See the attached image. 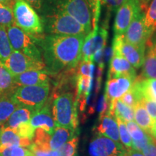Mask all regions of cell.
I'll use <instances>...</instances> for the list:
<instances>
[{
    "instance_id": "4316f807",
    "label": "cell",
    "mask_w": 156,
    "mask_h": 156,
    "mask_svg": "<svg viewBox=\"0 0 156 156\" xmlns=\"http://www.w3.org/2000/svg\"><path fill=\"white\" fill-rule=\"evenodd\" d=\"M12 51L6 28L0 26V61L7 59Z\"/></svg>"
},
{
    "instance_id": "2e32d148",
    "label": "cell",
    "mask_w": 156,
    "mask_h": 156,
    "mask_svg": "<svg viewBox=\"0 0 156 156\" xmlns=\"http://www.w3.org/2000/svg\"><path fill=\"white\" fill-rule=\"evenodd\" d=\"M30 125L35 129H41L48 134H51L55 129V124L48 105H45L40 110L35 112L30 119Z\"/></svg>"
},
{
    "instance_id": "e575fe53",
    "label": "cell",
    "mask_w": 156,
    "mask_h": 156,
    "mask_svg": "<svg viewBox=\"0 0 156 156\" xmlns=\"http://www.w3.org/2000/svg\"><path fill=\"white\" fill-rule=\"evenodd\" d=\"M27 3H28L34 9L41 14L43 8H44L45 0H25Z\"/></svg>"
},
{
    "instance_id": "74e56055",
    "label": "cell",
    "mask_w": 156,
    "mask_h": 156,
    "mask_svg": "<svg viewBox=\"0 0 156 156\" xmlns=\"http://www.w3.org/2000/svg\"><path fill=\"white\" fill-rule=\"evenodd\" d=\"M85 1L87 2V5L89 6L90 12H93V15H94L96 17L98 8V0H85Z\"/></svg>"
},
{
    "instance_id": "1f68e13d",
    "label": "cell",
    "mask_w": 156,
    "mask_h": 156,
    "mask_svg": "<svg viewBox=\"0 0 156 156\" xmlns=\"http://www.w3.org/2000/svg\"><path fill=\"white\" fill-rule=\"evenodd\" d=\"M140 103L143 105V106L145 107L148 114L154 122L156 121V101L152 99L146 98H143Z\"/></svg>"
},
{
    "instance_id": "836d02e7",
    "label": "cell",
    "mask_w": 156,
    "mask_h": 156,
    "mask_svg": "<svg viewBox=\"0 0 156 156\" xmlns=\"http://www.w3.org/2000/svg\"><path fill=\"white\" fill-rule=\"evenodd\" d=\"M142 153L144 156H156V145L155 140L144 147L142 150Z\"/></svg>"
},
{
    "instance_id": "ba28073f",
    "label": "cell",
    "mask_w": 156,
    "mask_h": 156,
    "mask_svg": "<svg viewBox=\"0 0 156 156\" xmlns=\"http://www.w3.org/2000/svg\"><path fill=\"white\" fill-rule=\"evenodd\" d=\"M2 63L13 77L25 72L31 70H44L46 68L44 61L30 57L14 50L7 59Z\"/></svg>"
},
{
    "instance_id": "5bb4252c",
    "label": "cell",
    "mask_w": 156,
    "mask_h": 156,
    "mask_svg": "<svg viewBox=\"0 0 156 156\" xmlns=\"http://www.w3.org/2000/svg\"><path fill=\"white\" fill-rule=\"evenodd\" d=\"M125 76L136 79V72L125 58L113 49V56L111 58L108 70V78Z\"/></svg>"
},
{
    "instance_id": "30bf717a",
    "label": "cell",
    "mask_w": 156,
    "mask_h": 156,
    "mask_svg": "<svg viewBox=\"0 0 156 156\" xmlns=\"http://www.w3.org/2000/svg\"><path fill=\"white\" fill-rule=\"evenodd\" d=\"M113 49L125 58L134 68L138 69L143 65L146 46L141 47L130 44L124 39V35L114 37Z\"/></svg>"
},
{
    "instance_id": "f1b7e54d",
    "label": "cell",
    "mask_w": 156,
    "mask_h": 156,
    "mask_svg": "<svg viewBox=\"0 0 156 156\" xmlns=\"http://www.w3.org/2000/svg\"><path fill=\"white\" fill-rule=\"evenodd\" d=\"M115 119H116L117 124H118L121 142H122V144L124 146L125 148L132 147V138L129 134L125 122H123L122 120H121L118 117H115Z\"/></svg>"
},
{
    "instance_id": "8fae6325",
    "label": "cell",
    "mask_w": 156,
    "mask_h": 156,
    "mask_svg": "<svg viewBox=\"0 0 156 156\" xmlns=\"http://www.w3.org/2000/svg\"><path fill=\"white\" fill-rule=\"evenodd\" d=\"M125 147L106 136L98 134L90 142V156H121Z\"/></svg>"
},
{
    "instance_id": "e0dca14e",
    "label": "cell",
    "mask_w": 156,
    "mask_h": 156,
    "mask_svg": "<svg viewBox=\"0 0 156 156\" xmlns=\"http://www.w3.org/2000/svg\"><path fill=\"white\" fill-rule=\"evenodd\" d=\"M146 45H147V51L142 65V76L145 78L156 79V38H150Z\"/></svg>"
},
{
    "instance_id": "7bdbcfd3",
    "label": "cell",
    "mask_w": 156,
    "mask_h": 156,
    "mask_svg": "<svg viewBox=\"0 0 156 156\" xmlns=\"http://www.w3.org/2000/svg\"><path fill=\"white\" fill-rule=\"evenodd\" d=\"M0 129H1V126H0Z\"/></svg>"
},
{
    "instance_id": "7a4b0ae2",
    "label": "cell",
    "mask_w": 156,
    "mask_h": 156,
    "mask_svg": "<svg viewBox=\"0 0 156 156\" xmlns=\"http://www.w3.org/2000/svg\"><path fill=\"white\" fill-rule=\"evenodd\" d=\"M44 30L47 35L87 36L83 25L71 15L58 10H46L41 14Z\"/></svg>"
},
{
    "instance_id": "8992f818",
    "label": "cell",
    "mask_w": 156,
    "mask_h": 156,
    "mask_svg": "<svg viewBox=\"0 0 156 156\" xmlns=\"http://www.w3.org/2000/svg\"><path fill=\"white\" fill-rule=\"evenodd\" d=\"M15 25L25 32L36 36L44 33L41 19L25 0H15L12 7Z\"/></svg>"
},
{
    "instance_id": "d590c367",
    "label": "cell",
    "mask_w": 156,
    "mask_h": 156,
    "mask_svg": "<svg viewBox=\"0 0 156 156\" xmlns=\"http://www.w3.org/2000/svg\"><path fill=\"white\" fill-rule=\"evenodd\" d=\"M106 1L111 9L115 10V9L119 8L121 5L125 2L126 0H106Z\"/></svg>"
},
{
    "instance_id": "5b68a950",
    "label": "cell",
    "mask_w": 156,
    "mask_h": 156,
    "mask_svg": "<svg viewBox=\"0 0 156 156\" xmlns=\"http://www.w3.org/2000/svg\"><path fill=\"white\" fill-rule=\"evenodd\" d=\"M49 85L19 86L12 91L10 97L18 106L37 112L45 106L49 95Z\"/></svg>"
},
{
    "instance_id": "ab89813d",
    "label": "cell",
    "mask_w": 156,
    "mask_h": 156,
    "mask_svg": "<svg viewBox=\"0 0 156 156\" xmlns=\"http://www.w3.org/2000/svg\"><path fill=\"white\" fill-rule=\"evenodd\" d=\"M15 2V0H0V3L4 4V5L8 6L12 9L14 4Z\"/></svg>"
},
{
    "instance_id": "f35d334b",
    "label": "cell",
    "mask_w": 156,
    "mask_h": 156,
    "mask_svg": "<svg viewBox=\"0 0 156 156\" xmlns=\"http://www.w3.org/2000/svg\"><path fill=\"white\" fill-rule=\"evenodd\" d=\"M13 147L0 145V156H10Z\"/></svg>"
},
{
    "instance_id": "b9f144b4",
    "label": "cell",
    "mask_w": 156,
    "mask_h": 156,
    "mask_svg": "<svg viewBox=\"0 0 156 156\" xmlns=\"http://www.w3.org/2000/svg\"><path fill=\"white\" fill-rule=\"evenodd\" d=\"M139 1L140 2V4H141V7H142V5L147 4L148 2L150 1V0H139Z\"/></svg>"
},
{
    "instance_id": "4fadbf2b",
    "label": "cell",
    "mask_w": 156,
    "mask_h": 156,
    "mask_svg": "<svg viewBox=\"0 0 156 156\" xmlns=\"http://www.w3.org/2000/svg\"><path fill=\"white\" fill-rule=\"evenodd\" d=\"M135 80L125 76L108 78L105 89V97L108 103L114 99H119L131 88Z\"/></svg>"
},
{
    "instance_id": "6da1fadb",
    "label": "cell",
    "mask_w": 156,
    "mask_h": 156,
    "mask_svg": "<svg viewBox=\"0 0 156 156\" xmlns=\"http://www.w3.org/2000/svg\"><path fill=\"white\" fill-rule=\"evenodd\" d=\"M86 36L46 35L38 38V45L46 67L53 73L77 67L82 58Z\"/></svg>"
},
{
    "instance_id": "7402d4cb",
    "label": "cell",
    "mask_w": 156,
    "mask_h": 156,
    "mask_svg": "<svg viewBox=\"0 0 156 156\" xmlns=\"http://www.w3.org/2000/svg\"><path fill=\"white\" fill-rule=\"evenodd\" d=\"M34 113V112L30 109L25 108V107L18 106L9 116L8 120L2 126L9 127L15 130L20 124L30 122L31 116Z\"/></svg>"
},
{
    "instance_id": "9a60e30c",
    "label": "cell",
    "mask_w": 156,
    "mask_h": 156,
    "mask_svg": "<svg viewBox=\"0 0 156 156\" xmlns=\"http://www.w3.org/2000/svg\"><path fill=\"white\" fill-rule=\"evenodd\" d=\"M16 87L49 85V77L46 70H31L13 77Z\"/></svg>"
},
{
    "instance_id": "cb8c5ba5",
    "label": "cell",
    "mask_w": 156,
    "mask_h": 156,
    "mask_svg": "<svg viewBox=\"0 0 156 156\" xmlns=\"http://www.w3.org/2000/svg\"><path fill=\"white\" fill-rule=\"evenodd\" d=\"M13 76L0 61V93L9 94L15 88Z\"/></svg>"
},
{
    "instance_id": "7c38bea8",
    "label": "cell",
    "mask_w": 156,
    "mask_h": 156,
    "mask_svg": "<svg viewBox=\"0 0 156 156\" xmlns=\"http://www.w3.org/2000/svg\"><path fill=\"white\" fill-rule=\"evenodd\" d=\"M144 16V12L141 11L134 19L124 35L126 41L141 47H145L146 43L152 36L145 27Z\"/></svg>"
},
{
    "instance_id": "52a82bcc",
    "label": "cell",
    "mask_w": 156,
    "mask_h": 156,
    "mask_svg": "<svg viewBox=\"0 0 156 156\" xmlns=\"http://www.w3.org/2000/svg\"><path fill=\"white\" fill-rule=\"evenodd\" d=\"M6 30L13 50L36 59L44 61L38 45V37L25 32L15 24L6 28Z\"/></svg>"
},
{
    "instance_id": "9c48e42d",
    "label": "cell",
    "mask_w": 156,
    "mask_h": 156,
    "mask_svg": "<svg viewBox=\"0 0 156 156\" xmlns=\"http://www.w3.org/2000/svg\"><path fill=\"white\" fill-rule=\"evenodd\" d=\"M141 11L142 7L139 0H126L121 5L115 17L114 36L124 35L129 26Z\"/></svg>"
},
{
    "instance_id": "484cf974",
    "label": "cell",
    "mask_w": 156,
    "mask_h": 156,
    "mask_svg": "<svg viewBox=\"0 0 156 156\" xmlns=\"http://www.w3.org/2000/svg\"><path fill=\"white\" fill-rule=\"evenodd\" d=\"M144 20L146 28L151 35L156 30V0H152L144 12Z\"/></svg>"
},
{
    "instance_id": "60d3db41",
    "label": "cell",
    "mask_w": 156,
    "mask_h": 156,
    "mask_svg": "<svg viewBox=\"0 0 156 156\" xmlns=\"http://www.w3.org/2000/svg\"><path fill=\"white\" fill-rule=\"evenodd\" d=\"M152 136H153V137L156 140V121L155 122V124H154V128L153 130V134H152Z\"/></svg>"
},
{
    "instance_id": "277c9868",
    "label": "cell",
    "mask_w": 156,
    "mask_h": 156,
    "mask_svg": "<svg viewBox=\"0 0 156 156\" xmlns=\"http://www.w3.org/2000/svg\"><path fill=\"white\" fill-rule=\"evenodd\" d=\"M58 10L71 15L83 25L87 34L92 28V14L85 0H45L42 12Z\"/></svg>"
},
{
    "instance_id": "d6a6232c",
    "label": "cell",
    "mask_w": 156,
    "mask_h": 156,
    "mask_svg": "<svg viewBox=\"0 0 156 156\" xmlns=\"http://www.w3.org/2000/svg\"><path fill=\"white\" fill-rule=\"evenodd\" d=\"M10 156H34L30 150L24 147H13Z\"/></svg>"
},
{
    "instance_id": "ffe728a7",
    "label": "cell",
    "mask_w": 156,
    "mask_h": 156,
    "mask_svg": "<svg viewBox=\"0 0 156 156\" xmlns=\"http://www.w3.org/2000/svg\"><path fill=\"white\" fill-rule=\"evenodd\" d=\"M76 131L72 129L55 126L53 133L50 135L48 140V148L51 151H58L75 135Z\"/></svg>"
},
{
    "instance_id": "83f0119b",
    "label": "cell",
    "mask_w": 156,
    "mask_h": 156,
    "mask_svg": "<svg viewBox=\"0 0 156 156\" xmlns=\"http://www.w3.org/2000/svg\"><path fill=\"white\" fill-rule=\"evenodd\" d=\"M14 24L15 19L12 9L0 3V26L7 28Z\"/></svg>"
},
{
    "instance_id": "d4e9b609",
    "label": "cell",
    "mask_w": 156,
    "mask_h": 156,
    "mask_svg": "<svg viewBox=\"0 0 156 156\" xmlns=\"http://www.w3.org/2000/svg\"><path fill=\"white\" fill-rule=\"evenodd\" d=\"M142 97L156 101V79H136Z\"/></svg>"
},
{
    "instance_id": "3957f363",
    "label": "cell",
    "mask_w": 156,
    "mask_h": 156,
    "mask_svg": "<svg viewBox=\"0 0 156 156\" xmlns=\"http://www.w3.org/2000/svg\"><path fill=\"white\" fill-rule=\"evenodd\" d=\"M77 103L72 92L63 93L54 99L51 114L55 126H62L76 131L78 127Z\"/></svg>"
},
{
    "instance_id": "d6986e66",
    "label": "cell",
    "mask_w": 156,
    "mask_h": 156,
    "mask_svg": "<svg viewBox=\"0 0 156 156\" xmlns=\"http://www.w3.org/2000/svg\"><path fill=\"white\" fill-rule=\"evenodd\" d=\"M31 144H32L31 140L21 137L12 129L1 126L0 129V145H1L28 147Z\"/></svg>"
},
{
    "instance_id": "44dd1931",
    "label": "cell",
    "mask_w": 156,
    "mask_h": 156,
    "mask_svg": "<svg viewBox=\"0 0 156 156\" xmlns=\"http://www.w3.org/2000/svg\"><path fill=\"white\" fill-rule=\"evenodd\" d=\"M134 118L137 125L143 130L145 133L152 136L155 122L148 114L145 107L139 102L133 108Z\"/></svg>"
},
{
    "instance_id": "f546056e",
    "label": "cell",
    "mask_w": 156,
    "mask_h": 156,
    "mask_svg": "<svg viewBox=\"0 0 156 156\" xmlns=\"http://www.w3.org/2000/svg\"><path fill=\"white\" fill-rule=\"evenodd\" d=\"M126 127H127L129 134V135L132 138V140L140 141V140L144 139L148 134L145 133L134 121L126 122Z\"/></svg>"
},
{
    "instance_id": "8d00e7d4",
    "label": "cell",
    "mask_w": 156,
    "mask_h": 156,
    "mask_svg": "<svg viewBox=\"0 0 156 156\" xmlns=\"http://www.w3.org/2000/svg\"><path fill=\"white\" fill-rule=\"evenodd\" d=\"M121 156H144V155L140 151H138L135 149L130 147L125 148L124 153Z\"/></svg>"
},
{
    "instance_id": "603a6c76",
    "label": "cell",
    "mask_w": 156,
    "mask_h": 156,
    "mask_svg": "<svg viewBox=\"0 0 156 156\" xmlns=\"http://www.w3.org/2000/svg\"><path fill=\"white\" fill-rule=\"evenodd\" d=\"M18 106L12 100L10 94L0 93V126H3Z\"/></svg>"
},
{
    "instance_id": "4dcf8cb0",
    "label": "cell",
    "mask_w": 156,
    "mask_h": 156,
    "mask_svg": "<svg viewBox=\"0 0 156 156\" xmlns=\"http://www.w3.org/2000/svg\"><path fill=\"white\" fill-rule=\"evenodd\" d=\"M79 142L78 136H75L58 150L63 156H75Z\"/></svg>"
},
{
    "instance_id": "ac0fdd59",
    "label": "cell",
    "mask_w": 156,
    "mask_h": 156,
    "mask_svg": "<svg viewBox=\"0 0 156 156\" xmlns=\"http://www.w3.org/2000/svg\"><path fill=\"white\" fill-rule=\"evenodd\" d=\"M98 134L106 136L115 142H120L117 122L114 117L106 114L99 116V124L96 127Z\"/></svg>"
}]
</instances>
